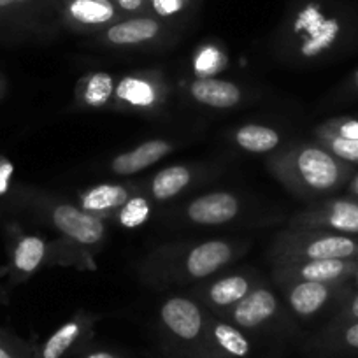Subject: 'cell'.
Returning a JSON list of instances; mask_svg holds the SVG:
<instances>
[{
    "instance_id": "cell-1",
    "label": "cell",
    "mask_w": 358,
    "mask_h": 358,
    "mask_svg": "<svg viewBox=\"0 0 358 358\" xmlns=\"http://www.w3.org/2000/svg\"><path fill=\"white\" fill-rule=\"evenodd\" d=\"M274 174L301 195H323L343 187L353 165L334 157L322 144H297L271 160Z\"/></svg>"
},
{
    "instance_id": "cell-2",
    "label": "cell",
    "mask_w": 358,
    "mask_h": 358,
    "mask_svg": "<svg viewBox=\"0 0 358 358\" xmlns=\"http://www.w3.org/2000/svg\"><path fill=\"white\" fill-rule=\"evenodd\" d=\"M276 264H294L309 260H350L358 255V241L346 234L325 230H297L285 232L276 239L273 248Z\"/></svg>"
},
{
    "instance_id": "cell-3",
    "label": "cell",
    "mask_w": 358,
    "mask_h": 358,
    "mask_svg": "<svg viewBox=\"0 0 358 358\" xmlns=\"http://www.w3.org/2000/svg\"><path fill=\"white\" fill-rule=\"evenodd\" d=\"M295 230H325L336 234H358V201L336 199L315 211L302 213L290 222Z\"/></svg>"
},
{
    "instance_id": "cell-4",
    "label": "cell",
    "mask_w": 358,
    "mask_h": 358,
    "mask_svg": "<svg viewBox=\"0 0 358 358\" xmlns=\"http://www.w3.org/2000/svg\"><path fill=\"white\" fill-rule=\"evenodd\" d=\"M358 271V264L350 260H309V262H294V264H278L276 278L285 283L292 281H316V283L339 285L346 281Z\"/></svg>"
},
{
    "instance_id": "cell-5",
    "label": "cell",
    "mask_w": 358,
    "mask_h": 358,
    "mask_svg": "<svg viewBox=\"0 0 358 358\" xmlns=\"http://www.w3.org/2000/svg\"><path fill=\"white\" fill-rule=\"evenodd\" d=\"M160 320L178 341L201 344L206 332V318L197 302L187 297H171L162 304Z\"/></svg>"
},
{
    "instance_id": "cell-6",
    "label": "cell",
    "mask_w": 358,
    "mask_h": 358,
    "mask_svg": "<svg viewBox=\"0 0 358 358\" xmlns=\"http://www.w3.org/2000/svg\"><path fill=\"white\" fill-rule=\"evenodd\" d=\"M50 216L58 232L81 246H95L106 236V225L101 216L92 215L78 206L57 204Z\"/></svg>"
},
{
    "instance_id": "cell-7",
    "label": "cell",
    "mask_w": 358,
    "mask_h": 358,
    "mask_svg": "<svg viewBox=\"0 0 358 358\" xmlns=\"http://www.w3.org/2000/svg\"><path fill=\"white\" fill-rule=\"evenodd\" d=\"M197 355L199 358H246L251 355V343L232 323L209 322Z\"/></svg>"
},
{
    "instance_id": "cell-8",
    "label": "cell",
    "mask_w": 358,
    "mask_h": 358,
    "mask_svg": "<svg viewBox=\"0 0 358 358\" xmlns=\"http://www.w3.org/2000/svg\"><path fill=\"white\" fill-rule=\"evenodd\" d=\"M278 308L276 295L268 288L258 287L230 309V320L241 330H257L276 316Z\"/></svg>"
},
{
    "instance_id": "cell-9",
    "label": "cell",
    "mask_w": 358,
    "mask_h": 358,
    "mask_svg": "<svg viewBox=\"0 0 358 358\" xmlns=\"http://www.w3.org/2000/svg\"><path fill=\"white\" fill-rule=\"evenodd\" d=\"M95 320L92 316L78 315L55 330L36 351L34 358H65L78 346H81L94 330Z\"/></svg>"
},
{
    "instance_id": "cell-10",
    "label": "cell",
    "mask_w": 358,
    "mask_h": 358,
    "mask_svg": "<svg viewBox=\"0 0 358 358\" xmlns=\"http://www.w3.org/2000/svg\"><path fill=\"white\" fill-rule=\"evenodd\" d=\"M120 9L113 0H64L62 16L65 22L78 29H108L118 22Z\"/></svg>"
},
{
    "instance_id": "cell-11",
    "label": "cell",
    "mask_w": 358,
    "mask_h": 358,
    "mask_svg": "<svg viewBox=\"0 0 358 358\" xmlns=\"http://www.w3.org/2000/svg\"><path fill=\"white\" fill-rule=\"evenodd\" d=\"M236 255V246L227 241H206L190 248L183 262L185 273L192 280L213 276L220 268L229 265Z\"/></svg>"
},
{
    "instance_id": "cell-12",
    "label": "cell",
    "mask_w": 358,
    "mask_h": 358,
    "mask_svg": "<svg viewBox=\"0 0 358 358\" xmlns=\"http://www.w3.org/2000/svg\"><path fill=\"white\" fill-rule=\"evenodd\" d=\"M164 32V23L157 16H129L104 29V41L113 46H141L158 39Z\"/></svg>"
},
{
    "instance_id": "cell-13",
    "label": "cell",
    "mask_w": 358,
    "mask_h": 358,
    "mask_svg": "<svg viewBox=\"0 0 358 358\" xmlns=\"http://www.w3.org/2000/svg\"><path fill=\"white\" fill-rule=\"evenodd\" d=\"M239 199L229 192H213L192 201L187 216L197 225H223L239 215Z\"/></svg>"
},
{
    "instance_id": "cell-14",
    "label": "cell",
    "mask_w": 358,
    "mask_h": 358,
    "mask_svg": "<svg viewBox=\"0 0 358 358\" xmlns=\"http://www.w3.org/2000/svg\"><path fill=\"white\" fill-rule=\"evenodd\" d=\"M337 285L316 283V281H292L287 283V301L295 315L302 318L316 315L332 299Z\"/></svg>"
},
{
    "instance_id": "cell-15",
    "label": "cell",
    "mask_w": 358,
    "mask_h": 358,
    "mask_svg": "<svg viewBox=\"0 0 358 358\" xmlns=\"http://www.w3.org/2000/svg\"><path fill=\"white\" fill-rule=\"evenodd\" d=\"M115 97L125 108L153 109L164 99L162 85L148 76H127L120 79L115 88Z\"/></svg>"
},
{
    "instance_id": "cell-16",
    "label": "cell",
    "mask_w": 358,
    "mask_h": 358,
    "mask_svg": "<svg viewBox=\"0 0 358 358\" xmlns=\"http://www.w3.org/2000/svg\"><path fill=\"white\" fill-rule=\"evenodd\" d=\"M174 146L169 141L153 139L143 143L141 146L127 151V153L118 155L111 160V171L118 176H132L136 172L144 171L150 165L157 164L162 158L172 153Z\"/></svg>"
},
{
    "instance_id": "cell-17",
    "label": "cell",
    "mask_w": 358,
    "mask_h": 358,
    "mask_svg": "<svg viewBox=\"0 0 358 358\" xmlns=\"http://www.w3.org/2000/svg\"><path fill=\"white\" fill-rule=\"evenodd\" d=\"M190 95L194 101L208 108L230 109L239 104L243 92L236 83L227 79L201 78L190 85Z\"/></svg>"
},
{
    "instance_id": "cell-18",
    "label": "cell",
    "mask_w": 358,
    "mask_h": 358,
    "mask_svg": "<svg viewBox=\"0 0 358 358\" xmlns=\"http://www.w3.org/2000/svg\"><path fill=\"white\" fill-rule=\"evenodd\" d=\"M48 255V244L43 237L34 236H22L16 241L11 255V267L13 273L20 280L32 276L37 268L44 264Z\"/></svg>"
},
{
    "instance_id": "cell-19",
    "label": "cell",
    "mask_w": 358,
    "mask_h": 358,
    "mask_svg": "<svg viewBox=\"0 0 358 358\" xmlns=\"http://www.w3.org/2000/svg\"><path fill=\"white\" fill-rule=\"evenodd\" d=\"M130 197H132V195H130L129 187L104 183L83 192V194L79 195V206H81V209H85V211L99 216L106 215V213L116 211V209L122 208Z\"/></svg>"
},
{
    "instance_id": "cell-20",
    "label": "cell",
    "mask_w": 358,
    "mask_h": 358,
    "mask_svg": "<svg viewBox=\"0 0 358 358\" xmlns=\"http://www.w3.org/2000/svg\"><path fill=\"white\" fill-rule=\"evenodd\" d=\"M253 290V283L244 274H230L220 278L206 290V301L218 309L234 308L239 301H243Z\"/></svg>"
},
{
    "instance_id": "cell-21",
    "label": "cell",
    "mask_w": 358,
    "mask_h": 358,
    "mask_svg": "<svg viewBox=\"0 0 358 358\" xmlns=\"http://www.w3.org/2000/svg\"><path fill=\"white\" fill-rule=\"evenodd\" d=\"M78 95L85 108H104L115 97V79L108 72H94L79 83Z\"/></svg>"
},
{
    "instance_id": "cell-22",
    "label": "cell",
    "mask_w": 358,
    "mask_h": 358,
    "mask_svg": "<svg viewBox=\"0 0 358 358\" xmlns=\"http://www.w3.org/2000/svg\"><path fill=\"white\" fill-rule=\"evenodd\" d=\"M237 146L243 148L250 153H267V151L276 150L278 144L281 143V136L278 130L265 125H257V123H248L234 134Z\"/></svg>"
},
{
    "instance_id": "cell-23",
    "label": "cell",
    "mask_w": 358,
    "mask_h": 358,
    "mask_svg": "<svg viewBox=\"0 0 358 358\" xmlns=\"http://www.w3.org/2000/svg\"><path fill=\"white\" fill-rule=\"evenodd\" d=\"M192 181V171L185 165H171L151 181V195L157 201H169L185 190Z\"/></svg>"
},
{
    "instance_id": "cell-24",
    "label": "cell",
    "mask_w": 358,
    "mask_h": 358,
    "mask_svg": "<svg viewBox=\"0 0 358 358\" xmlns=\"http://www.w3.org/2000/svg\"><path fill=\"white\" fill-rule=\"evenodd\" d=\"M329 353H358V322L337 325L322 343Z\"/></svg>"
},
{
    "instance_id": "cell-25",
    "label": "cell",
    "mask_w": 358,
    "mask_h": 358,
    "mask_svg": "<svg viewBox=\"0 0 358 358\" xmlns=\"http://www.w3.org/2000/svg\"><path fill=\"white\" fill-rule=\"evenodd\" d=\"M316 139L325 150H329L334 157L346 162L350 165H358V141L344 139V137L334 136V134L316 129Z\"/></svg>"
},
{
    "instance_id": "cell-26",
    "label": "cell",
    "mask_w": 358,
    "mask_h": 358,
    "mask_svg": "<svg viewBox=\"0 0 358 358\" xmlns=\"http://www.w3.org/2000/svg\"><path fill=\"white\" fill-rule=\"evenodd\" d=\"M151 215L150 202L144 197H130L125 204L120 208L118 220L127 229H136L141 227Z\"/></svg>"
},
{
    "instance_id": "cell-27",
    "label": "cell",
    "mask_w": 358,
    "mask_h": 358,
    "mask_svg": "<svg viewBox=\"0 0 358 358\" xmlns=\"http://www.w3.org/2000/svg\"><path fill=\"white\" fill-rule=\"evenodd\" d=\"M194 2L195 0H150L148 11L153 13V16L157 18L167 20L185 13Z\"/></svg>"
},
{
    "instance_id": "cell-28",
    "label": "cell",
    "mask_w": 358,
    "mask_h": 358,
    "mask_svg": "<svg viewBox=\"0 0 358 358\" xmlns=\"http://www.w3.org/2000/svg\"><path fill=\"white\" fill-rule=\"evenodd\" d=\"M320 129L327 130L334 136L344 137V139L358 141V118H348V116L332 118L323 123V125H320Z\"/></svg>"
},
{
    "instance_id": "cell-29",
    "label": "cell",
    "mask_w": 358,
    "mask_h": 358,
    "mask_svg": "<svg viewBox=\"0 0 358 358\" xmlns=\"http://www.w3.org/2000/svg\"><path fill=\"white\" fill-rule=\"evenodd\" d=\"M0 358H34V353L22 341L0 330Z\"/></svg>"
},
{
    "instance_id": "cell-30",
    "label": "cell",
    "mask_w": 358,
    "mask_h": 358,
    "mask_svg": "<svg viewBox=\"0 0 358 358\" xmlns=\"http://www.w3.org/2000/svg\"><path fill=\"white\" fill-rule=\"evenodd\" d=\"M113 4L120 9L122 15L139 16L148 13L146 0H113Z\"/></svg>"
},
{
    "instance_id": "cell-31",
    "label": "cell",
    "mask_w": 358,
    "mask_h": 358,
    "mask_svg": "<svg viewBox=\"0 0 358 358\" xmlns=\"http://www.w3.org/2000/svg\"><path fill=\"white\" fill-rule=\"evenodd\" d=\"M13 176V164L6 158H0V197H4L9 190Z\"/></svg>"
},
{
    "instance_id": "cell-32",
    "label": "cell",
    "mask_w": 358,
    "mask_h": 358,
    "mask_svg": "<svg viewBox=\"0 0 358 358\" xmlns=\"http://www.w3.org/2000/svg\"><path fill=\"white\" fill-rule=\"evenodd\" d=\"M351 322H358V295L350 302V304H348V308L344 309V313L339 318V325H343V323H351Z\"/></svg>"
},
{
    "instance_id": "cell-33",
    "label": "cell",
    "mask_w": 358,
    "mask_h": 358,
    "mask_svg": "<svg viewBox=\"0 0 358 358\" xmlns=\"http://www.w3.org/2000/svg\"><path fill=\"white\" fill-rule=\"evenodd\" d=\"M348 194H350V199H355L358 201V172L351 178L350 187H348Z\"/></svg>"
},
{
    "instance_id": "cell-34",
    "label": "cell",
    "mask_w": 358,
    "mask_h": 358,
    "mask_svg": "<svg viewBox=\"0 0 358 358\" xmlns=\"http://www.w3.org/2000/svg\"><path fill=\"white\" fill-rule=\"evenodd\" d=\"M85 358H120L118 355L111 353V351H92V353L86 355Z\"/></svg>"
},
{
    "instance_id": "cell-35",
    "label": "cell",
    "mask_w": 358,
    "mask_h": 358,
    "mask_svg": "<svg viewBox=\"0 0 358 358\" xmlns=\"http://www.w3.org/2000/svg\"><path fill=\"white\" fill-rule=\"evenodd\" d=\"M11 2V8H16V6H23V4H29L32 0H9Z\"/></svg>"
},
{
    "instance_id": "cell-36",
    "label": "cell",
    "mask_w": 358,
    "mask_h": 358,
    "mask_svg": "<svg viewBox=\"0 0 358 358\" xmlns=\"http://www.w3.org/2000/svg\"><path fill=\"white\" fill-rule=\"evenodd\" d=\"M353 85L358 88V69H357V72L353 74Z\"/></svg>"
},
{
    "instance_id": "cell-37",
    "label": "cell",
    "mask_w": 358,
    "mask_h": 358,
    "mask_svg": "<svg viewBox=\"0 0 358 358\" xmlns=\"http://www.w3.org/2000/svg\"><path fill=\"white\" fill-rule=\"evenodd\" d=\"M2 90H4V81H2V78H0V95H2Z\"/></svg>"
}]
</instances>
